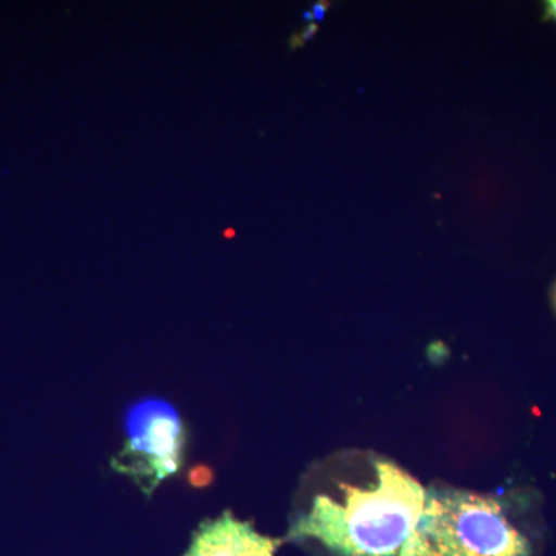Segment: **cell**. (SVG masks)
<instances>
[{"label": "cell", "instance_id": "52a82bcc", "mask_svg": "<svg viewBox=\"0 0 556 556\" xmlns=\"http://www.w3.org/2000/svg\"><path fill=\"white\" fill-rule=\"evenodd\" d=\"M236 236V232H232V230H228V232H225V237H232Z\"/></svg>", "mask_w": 556, "mask_h": 556}, {"label": "cell", "instance_id": "6da1fadb", "mask_svg": "<svg viewBox=\"0 0 556 556\" xmlns=\"http://www.w3.org/2000/svg\"><path fill=\"white\" fill-rule=\"evenodd\" d=\"M376 481L343 486L342 500L318 495L291 527V540H316L336 556H399L419 521L426 489L390 460Z\"/></svg>", "mask_w": 556, "mask_h": 556}, {"label": "cell", "instance_id": "277c9868", "mask_svg": "<svg viewBox=\"0 0 556 556\" xmlns=\"http://www.w3.org/2000/svg\"><path fill=\"white\" fill-rule=\"evenodd\" d=\"M280 541L260 535L230 514L201 525L185 556H274Z\"/></svg>", "mask_w": 556, "mask_h": 556}, {"label": "cell", "instance_id": "7a4b0ae2", "mask_svg": "<svg viewBox=\"0 0 556 556\" xmlns=\"http://www.w3.org/2000/svg\"><path fill=\"white\" fill-rule=\"evenodd\" d=\"M529 540L500 501L460 489L426 490L419 521L399 556H530Z\"/></svg>", "mask_w": 556, "mask_h": 556}, {"label": "cell", "instance_id": "8992f818", "mask_svg": "<svg viewBox=\"0 0 556 556\" xmlns=\"http://www.w3.org/2000/svg\"><path fill=\"white\" fill-rule=\"evenodd\" d=\"M548 16L554 17L556 20V0H552V2L547 3Z\"/></svg>", "mask_w": 556, "mask_h": 556}, {"label": "cell", "instance_id": "3957f363", "mask_svg": "<svg viewBox=\"0 0 556 556\" xmlns=\"http://www.w3.org/2000/svg\"><path fill=\"white\" fill-rule=\"evenodd\" d=\"M126 433L129 442L113 467L152 492L181 463L185 434L177 409L160 399L138 402L127 412Z\"/></svg>", "mask_w": 556, "mask_h": 556}, {"label": "cell", "instance_id": "5b68a950", "mask_svg": "<svg viewBox=\"0 0 556 556\" xmlns=\"http://www.w3.org/2000/svg\"><path fill=\"white\" fill-rule=\"evenodd\" d=\"M327 3H316V5L313 7L314 17H316L317 21L324 20L325 11H327Z\"/></svg>", "mask_w": 556, "mask_h": 556}]
</instances>
